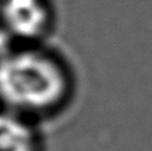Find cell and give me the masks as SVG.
Masks as SVG:
<instances>
[{
    "label": "cell",
    "instance_id": "obj_1",
    "mask_svg": "<svg viewBox=\"0 0 152 151\" xmlns=\"http://www.w3.org/2000/svg\"><path fill=\"white\" fill-rule=\"evenodd\" d=\"M66 91V73L48 56L25 51L0 59V98L10 107L45 110L57 105Z\"/></svg>",
    "mask_w": 152,
    "mask_h": 151
},
{
    "label": "cell",
    "instance_id": "obj_2",
    "mask_svg": "<svg viewBox=\"0 0 152 151\" xmlns=\"http://www.w3.org/2000/svg\"><path fill=\"white\" fill-rule=\"evenodd\" d=\"M1 15L5 28L21 39L39 37L49 21V12L43 0H5Z\"/></svg>",
    "mask_w": 152,
    "mask_h": 151
},
{
    "label": "cell",
    "instance_id": "obj_3",
    "mask_svg": "<svg viewBox=\"0 0 152 151\" xmlns=\"http://www.w3.org/2000/svg\"><path fill=\"white\" fill-rule=\"evenodd\" d=\"M33 132L25 122L0 112V151H34Z\"/></svg>",
    "mask_w": 152,
    "mask_h": 151
},
{
    "label": "cell",
    "instance_id": "obj_4",
    "mask_svg": "<svg viewBox=\"0 0 152 151\" xmlns=\"http://www.w3.org/2000/svg\"><path fill=\"white\" fill-rule=\"evenodd\" d=\"M12 33L5 26H0V59L12 53Z\"/></svg>",
    "mask_w": 152,
    "mask_h": 151
}]
</instances>
